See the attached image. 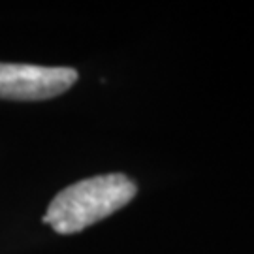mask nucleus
Segmentation results:
<instances>
[{
  "instance_id": "obj_2",
  "label": "nucleus",
  "mask_w": 254,
  "mask_h": 254,
  "mask_svg": "<svg viewBox=\"0 0 254 254\" xmlns=\"http://www.w3.org/2000/svg\"><path fill=\"white\" fill-rule=\"evenodd\" d=\"M77 81V72L66 66L0 63V98L38 102L66 92Z\"/></svg>"
},
{
  "instance_id": "obj_1",
  "label": "nucleus",
  "mask_w": 254,
  "mask_h": 254,
  "mask_svg": "<svg viewBox=\"0 0 254 254\" xmlns=\"http://www.w3.org/2000/svg\"><path fill=\"white\" fill-rule=\"evenodd\" d=\"M137 187L123 173L96 175L73 183L49 203L44 222L57 234H77L123 209L136 196Z\"/></svg>"
}]
</instances>
